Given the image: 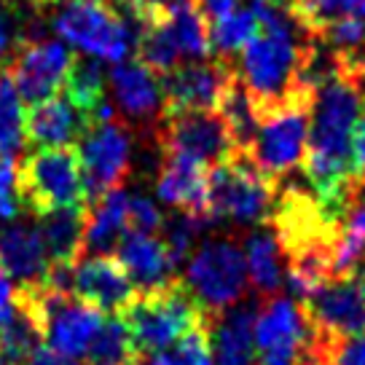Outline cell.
Here are the masks:
<instances>
[{
  "label": "cell",
  "instance_id": "obj_38",
  "mask_svg": "<svg viewBox=\"0 0 365 365\" xmlns=\"http://www.w3.org/2000/svg\"><path fill=\"white\" fill-rule=\"evenodd\" d=\"M27 365H78V363H76L73 357H65V354L54 352L51 346L41 344V346H38V349H35V352L30 354Z\"/></svg>",
  "mask_w": 365,
  "mask_h": 365
},
{
  "label": "cell",
  "instance_id": "obj_32",
  "mask_svg": "<svg viewBox=\"0 0 365 365\" xmlns=\"http://www.w3.org/2000/svg\"><path fill=\"white\" fill-rule=\"evenodd\" d=\"M22 14L14 0H0V68L11 62L14 51L22 46Z\"/></svg>",
  "mask_w": 365,
  "mask_h": 365
},
{
  "label": "cell",
  "instance_id": "obj_17",
  "mask_svg": "<svg viewBox=\"0 0 365 365\" xmlns=\"http://www.w3.org/2000/svg\"><path fill=\"white\" fill-rule=\"evenodd\" d=\"M110 89H113L118 110L132 121H161L164 113V94H161V76L137 62H121L110 70Z\"/></svg>",
  "mask_w": 365,
  "mask_h": 365
},
{
  "label": "cell",
  "instance_id": "obj_37",
  "mask_svg": "<svg viewBox=\"0 0 365 365\" xmlns=\"http://www.w3.org/2000/svg\"><path fill=\"white\" fill-rule=\"evenodd\" d=\"M14 296H16V287L11 285V277L0 269V328L14 314Z\"/></svg>",
  "mask_w": 365,
  "mask_h": 365
},
{
  "label": "cell",
  "instance_id": "obj_5",
  "mask_svg": "<svg viewBox=\"0 0 365 365\" xmlns=\"http://www.w3.org/2000/svg\"><path fill=\"white\" fill-rule=\"evenodd\" d=\"M16 182L22 210L46 215L65 207H86V188L76 148H38L16 161Z\"/></svg>",
  "mask_w": 365,
  "mask_h": 365
},
{
  "label": "cell",
  "instance_id": "obj_14",
  "mask_svg": "<svg viewBox=\"0 0 365 365\" xmlns=\"http://www.w3.org/2000/svg\"><path fill=\"white\" fill-rule=\"evenodd\" d=\"M68 290L89 301L100 312H115V314L137 293L135 282L129 279L124 266L110 255H100V252H83L70 266Z\"/></svg>",
  "mask_w": 365,
  "mask_h": 365
},
{
  "label": "cell",
  "instance_id": "obj_7",
  "mask_svg": "<svg viewBox=\"0 0 365 365\" xmlns=\"http://www.w3.org/2000/svg\"><path fill=\"white\" fill-rule=\"evenodd\" d=\"M255 365H314V325L301 301L272 296L255 312Z\"/></svg>",
  "mask_w": 365,
  "mask_h": 365
},
{
  "label": "cell",
  "instance_id": "obj_8",
  "mask_svg": "<svg viewBox=\"0 0 365 365\" xmlns=\"http://www.w3.org/2000/svg\"><path fill=\"white\" fill-rule=\"evenodd\" d=\"M188 258L182 282L210 314H220L247 293V261L234 240L205 242Z\"/></svg>",
  "mask_w": 365,
  "mask_h": 365
},
{
  "label": "cell",
  "instance_id": "obj_3",
  "mask_svg": "<svg viewBox=\"0 0 365 365\" xmlns=\"http://www.w3.org/2000/svg\"><path fill=\"white\" fill-rule=\"evenodd\" d=\"M48 6L51 30L94 59L124 62L137 43L140 19L126 9L118 14L108 0H54Z\"/></svg>",
  "mask_w": 365,
  "mask_h": 365
},
{
  "label": "cell",
  "instance_id": "obj_25",
  "mask_svg": "<svg viewBox=\"0 0 365 365\" xmlns=\"http://www.w3.org/2000/svg\"><path fill=\"white\" fill-rule=\"evenodd\" d=\"M27 143V113L9 68H0V159H16Z\"/></svg>",
  "mask_w": 365,
  "mask_h": 365
},
{
  "label": "cell",
  "instance_id": "obj_4",
  "mask_svg": "<svg viewBox=\"0 0 365 365\" xmlns=\"http://www.w3.org/2000/svg\"><path fill=\"white\" fill-rule=\"evenodd\" d=\"M312 97L314 91H301L285 103L255 113L258 126L245 153L274 182H279V178L301 167L307 159Z\"/></svg>",
  "mask_w": 365,
  "mask_h": 365
},
{
  "label": "cell",
  "instance_id": "obj_20",
  "mask_svg": "<svg viewBox=\"0 0 365 365\" xmlns=\"http://www.w3.org/2000/svg\"><path fill=\"white\" fill-rule=\"evenodd\" d=\"M255 312L258 307H240L212 317L210 341L215 365H255Z\"/></svg>",
  "mask_w": 365,
  "mask_h": 365
},
{
  "label": "cell",
  "instance_id": "obj_24",
  "mask_svg": "<svg viewBox=\"0 0 365 365\" xmlns=\"http://www.w3.org/2000/svg\"><path fill=\"white\" fill-rule=\"evenodd\" d=\"M164 16L170 22L175 41L180 46L182 59L194 62V59L210 57V27L207 16L194 0H180L164 9Z\"/></svg>",
  "mask_w": 365,
  "mask_h": 365
},
{
  "label": "cell",
  "instance_id": "obj_23",
  "mask_svg": "<svg viewBox=\"0 0 365 365\" xmlns=\"http://www.w3.org/2000/svg\"><path fill=\"white\" fill-rule=\"evenodd\" d=\"M245 261H247V277L258 293V301L277 296L285 279H282V247L272 226L258 228L247 237Z\"/></svg>",
  "mask_w": 365,
  "mask_h": 365
},
{
  "label": "cell",
  "instance_id": "obj_18",
  "mask_svg": "<svg viewBox=\"0 0 365 365\" xmlns=\"http://www.w3.org/2000/svg\"><path fill=\"white\" fill-rule=\"evenodd\" d=\"M115 261L124 266L137 290H153L178 279L175 277L178 266L172 263L164 242L156 234L124 231V237L115 245Z\"/></svg>",
  "mask_w": 365,
  "mask_h": 365
},
{
  "label": "cell",
  "instance_id": "obj_39",
  "mask_svg": "<svg viewBox=\"0 0 365 365\" xmlns=\"http://www.w3.org/2000/svg\"><path fill=\"white\" fill-rule=\"evenodd\" d=\"M202 14H205L207 19L212 22V19H220V16H226L228 11H234L237 6H240V0H199L196 3Z\"/></svg>",
  "mask_w": 365,
  "mask_h": 365
},
{
  "label": "cell",
  "instance_id": "obj_13",
  "mask_svg": "<svg viewBox=\"0 0 365 365\" xmlns=\"http://www.w3.org/2000/svg\"><path fill=\"white\" fill-rule=\"evenodd\" d=\"M237 76L234 62H180L167 76H161V94H164V113H182V110H217L226 94L231 78Z\"/></svg>",
  "mask_w": 365,
  "mask_h": 365
},
{
  "label": "cell",
  "instance_id": "obj_10",
  "mask_svg": "<svg viewBox=\"0 0 365 365\" xmlns=\"http://www.w3.org/2000/svg\"><path fill=\"white\" fill-rule=\"evenodd\" d=\"M301 304L314 331L325 336H365V263L328 277Z\"/></svg>",
  "mask_w": 365,
  "mask_h": 365
},
{
  "label": "cell",
  "instance_id": "obj_40",
  "mask_svg": "<svg viewBox=\"0 0 365 365\" xmlns=\"http://www.w3.org/2000/svg\"><path fill=\"white\" fill-rule=\"evenodd\" d=\"M124 9L135 14H145V11H159V9H167L172 3H180V0H118Z\"/></svg>",
  "mask_w": 365,
  "mask_h": 365
},
{
  "label": "cell",
  "instance_id": "obj_21",
  "mask_svg": "<svg viewBox=\"0 0 365 365\" xmlns=\"http://www.w3.org/2000/svg\"><path fill=\"white\" fill-rule=\"evenodd\" d=\"M126 205L129 196L115 188L110 194L100 196L97 202L83 210V252L108 255L126 231Z\"/></svg>",
  "mask_w": 365,
  "mask_h": 365
},
{
  "label": "cell",
  "instance_id": "obj_44",
  "mask_svg": "<svg viewBox=\"0 0 365 365\" xmlns=\"http://www.w3.org/2000/svg\"><path fill=\"white\" fill-rule=\"evenodd\" d=\"M269 3H285V6H290V0H269Z\"/></svg>",
  "mask_w": 365,
  "mask_h": 365
},
{
  "label": "cell",
  "instance_id": "obj_1",
  "mask_svg": "<svg viewBox=\"0 0 365 365\" xmlns=\"http://www.w3.org/2000/svg\"><path fill=\"white\" fill-rule=\"evenodd\" d=\"M252 9L261 27L237 54L240 65H234V70L258 113L285 103L293 94L314 91L304 78V70L317 38L285 3L255 0Z\"/></svg>",
  "mask_w": 365,
  "mask_h": 365
},
{
  "label": "cell",
  "instance_id": "obj_26",
  "mask_svg": "<svg viewBox=\"0 0 365 365\" xmlns=\"http://www.w3.org/2000/svg\"><path fill=\"white\" fill-rule=\"evenodd\" d=\"M258 14L255 9H234L220 19H212L210 27V54H215L223 62H234V57L240 54L245 43L250 41L252 35L258 33Z\"/></svg>",
  "mask_w": 365,
  "mask_h": 365
},
{
  "label": "cell",
  "instance_id": "obj_34",
  "mask_svg": "<svg viewBox=\"0 0 365 365\" xmlns=\"http://www.w3.org/2000/svg\"><path fill=\"white\" fill-rule=\"evenodd\" d=\"M22 212L19 182H16V159H0V220L11 223Z\"/></svg>",
  "mask_w": 365,
  "mask_h": 365
},
{
  "label": "cell",
  "instance_id": "obj_6",
  "mask_svg": "<svg viewBox=\"0 0 365 365\" xmlns=\"http://www.w3.org/2000/svg\"><path fill=\"white\" fill-rule=\"evenodd\" d=\"M277 185L266 178L255 161L237 150L223 164H215L207 178V215L212 220H237V223H261L269 217L277 196Z\"/></svg>",
  "mask_w": 365,
  "mask_h": 365
},
{
  "label": "cell",
  "instance_id": "obj_43",
  "mask_svg": "<svg viewBox=\"0 0 365 365\" xmlns=\"http://www.w3.org/2000/svg\"><path fill=\"white\" fill-rule=\"evenodd\" d=\"M0 365H27L22 360H14V357H6V354H0Z\"/></svg>",
  "mask_w": 365,
  "mask_h": 365
},
{
  "label": "cell",
  "instance_id": "obj_29",
  "mask_svg": "<svg viewBox=\"0 0 365 365\" xmlns=\"http://www.w3.org/2000/svg\"><path fill=\"white\" fill-rule=\"evenodd\" d=\"M290 11L312 35H317L325 24L344 19V16H360L365 19V0H290Z\"/></svg>",
  "mask_w": 365,
  "mask_h": 365
},
{
  "label": "cell",
  "instance_id": "obj_16",
  "mask_svg": "<svg viewBox=\"0 0 365 365\" xmlns=\"http://www.w3.org/2000/svg\"><path fill=\"white\" fill-rule=\"evenodd\" d=\"M0 269L19 287L46 285L51 272V258L38 223H14L0 234Z\"/></svg>",
  "mask_w": 365,
  "mask_h": 365
},
{
  "label": "cell",
  "instance_id": "obj_15",
  "mask_svg": "<svg viewBox=\"0 0 365 365\" xmlns=\"http://www.w3.org/2000/svg\"><path fill=\"white\" fill-rule=\"evenodd\" d=\"M207 178L210 167L194 156H185L180 150L161 148V167L156 191L159 199L170 207H178L180 212L196 215L210 223L207 215Z\"/></svg>",
  "mask_w": 365,
  "mask_h": 365
},
{
  "label": "cell",
  "instance_id": "obj_19",
  "mask_svg": "<svg viewBox=\"0 0 365 365\" xmlns=\"http://www.w3.org/2000/svg\"><path fill=\"white\" fill-rule=\"evenodd\" d=\"M91 118L65 94L35 103L27 115V140L35 148H65L81 140Z\"/></svg>",
  "mask_w": 365,
  "mask_h": 365
},
{
  "label": "cell",
  "instance_id": "obj_9",
  "mask_svg": "<svg viewBox=\"0 0 365 365\" xmlns=\"http://www.w3.org/2000/svg\"><path fill=\"white\" fill-rule=\"evenodd\" d=\"M78 164L86 188V202L121 188L132 164V135L121 118L91 121L78 140Z\"/></svg>",
  "mask_w": 365,
  "mask_h": 365
},
{
  "label": "cell",
  "instance_id": "obj_41",
  "mask_svg": "<svg viewBox=\"0 0 365 365\" xmlns=\"http://www.w3.org/2000/svg\"><path fill=\"white\" fill-rule=\"evenodd\" d=\"M135 365H172L170 354L167 352H156V354H137Z\"/></svg>",
  "mask_w": 365,
  "mask_h": 365
},
{
  "label": "cell",
  "instance_id": "obj_45",
  "mask_svg": "<svg viewBox=\"0 0 365 365\" xmlns=\"http://www.w3.org/2000/svg\"><path fill=\"white\" fill-rule=\"evenodd\" d=\"M115 3H118V0H115Z\"/></svg>",
  "mask_w": 365,
  "mask_h": 365
},
{
  "label": "cell",
  "instance_id": "obj_42",
  "mask_svg": "<svg viewBox=\"0 0 365 365\" xmlns=\"http://www.w3.org/2000/svg\"><path fill=\"white\" fill-rule=\"evenodd\" d=\"M16 6L19 3H30V6H35V9H43V6H48V3H54V0H14Z\"/></svg>",
  "mask_w": 365,
  "mask_h": 365
},
{
  "label": "cell",
  "instance_id": "obj_28",
  "mask_svg": "<svg viewBox=\"0 0 365 365\" xmlns=\"http://www.w3.org/2000/svg\"><path fill=\"white\" fill-rule=\"evenodd\" d=\"M68 97L78 105L83 113L94 115V110L105 103V73L97 59L76 57L65 81Z\"/></svg>",
  "mask_w": 365,
  "mask_h": 365
},
{
  "label": "cell",
  "instance_id": "obj_35",
  "mask_svg": "<svg viewBox=\"0 0 365 365\" xmlns=\"http://www.w3.org/2000/svg\"><path fill=\"white\" fill-rule=\"evenodd\" d=\"M344 231H349L352 237L365 245V188L357 182L354 185V194L349 199V207H346V212H344V220H341Z\"/></svg>",
  "mask_w": 365,
  "mask_h": 365
},
{
  "label": "cell",
  "instance_id": "obj_33",
  "mask_svg": "<svg viewBox=\"0 0 365 365\" xmlns=\"http://www.w3.org/2000/svg\"><path fill=\"white\" fill-rule=\"evenodd\" d=\"M164 226L159 207L150 202L148 196H129L126 205V231H140V234H156Z\"/></svg>",
  "mask_w": 365,
  "mask_h": 365
},
{
  "label": "cell",
  "instance_id": "obj_12",
  "mask_svg": "<svg viewBox=\"0 0 365 365\" xmlns=\"http://www.w3.org/2000/svg\"><path fill=\"white\" fill-rule=\"evenodd\" d=\"M73 59L76 54L70 51L68 43L38 38V41H22L6 68L22 100L35 105L54 97L59 86H65Z\"/></svg>",
  "mask_w": 365,
  "mask_h": 365
},
{
  "label": "cell",
  "instance_id": "obj_2",
  "mask_svg": "<svg viewBox=\"0 0 365 365\" xmlns=\"http://www.w3.org/2000/svg\"><path fill=\"white\" fill-rule=\"evenodd\" d=\"M118 317L126 325L137 354H156L202 325L210 312L196 301L182 279H172L170 285L137 290Z\"/></svg>",
  "mask_w": 365,
  "mask_h": 365
},
{
  "label": "cell",
  "instance_id": "obj_27",
  "mask_svg": "<svg viewBox=\"0 0 365 365\" xmlns=\"http://www.w3.org/2000/svg\"><path fill=\"white\" fill-rule=\"evenodd\" d=\"M86 365H135L137 352L121 317L105 319L83 354Z\"/></svg>",
  "mask_w": 365,
  "mask_h": 365
},
{
  "label": "cell",
  "instance_id": "obj_31",
  "mask_svg": "<svg viewBox=\"0 0 365 365\" xmlns=\"http://www.w3.org/2000/svg\"><path fill=\"white\" fill-rule=\"evenodd\" d=\"M212 317H215V314H210L202 325H196L194 331L185 333V336L180 339V344H178L172 352H167L170 354L172 365H215V357H212V341H210V325H212Z\"/></svg>",
  "mask_w": 365,
  "mask_h": 365
},
{
  "label": "cell",
  "instance_id": "obj_22",
  "mask_svg": "<svg viewBox=\"0 0 365 365\" xmlns=\"http://www.w3.org/2000/svg\"><path fill=\"white\" fill-rule=\"evenodd\" d=\"M83 210L86 207H65L38 215V231L51 266H73L83 255Z\"/></svg>",
  "mask_w": 365,
  "mask_h": 365
},
{
  "label": "cell",
  "instance_id": "obj_30",
  "mask_svg": "<svg viewBox=\"0 0 365 365\" xmlns=\"http://www.w3.org/2000/svg\"><path fill=\"white\" fill-rule=\"evenodd\" d=\"M317 365H365V336H325L314 331Z\"/></svg>",
  "mask_w": 365,
  "mask_h": 365
},
{
  "label": "cell",
  "instance_id": "obj_11",
  "mask_svg": "<svg viewBox=\"0 0 365 365\" xmlns=\"http://www.w3.org/2000/svg\"><path fill=\"white\" fill-rule=\"evenodd\" d=\"M156 135L161 148L194 156L210 170L240 150L217 110H182V113L161 115Z\"/></svg>",
  "mask_w": 365,
  "mask_h": 365
},
{
  "label": "cell",
  "instance_id": "obj_36",
  "mask_svg": "<svg viewBox=\"0 0 365 365\" xmlns=\"http://www.w3.org/2000/svg\"><path fill=\"white\" fill-rule=\"evenodd\" d=\"M352 175L354 180L365 178V105L352 129Z\"/></svg>",
  "mask_w": 365,
  "mask_h": 365
},
{
  "label": "cell",
  "instance_id": "obj_46",
  "mask_svg": "<svg viewBox=\"0 0 365 365\" xmlns=\"http://www.w3.org/2000/svg\"><path fill=\"white\" fill-rule=\"evenodd\" d=\"M314 365H317V363H314Z\"/></svg>",
  "mask_w": 365,
  "mask_h": 365
}]
</instances>
